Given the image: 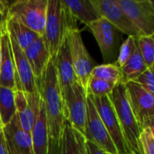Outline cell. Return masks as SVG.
Returning <instances> with one entry per match:
<instances>
[{
	"label": "cell",
	"mask_w": 154,
	"mask_h": 154,
	"mask_svg": "<svg viewBox=\"0 0 154 154\" xmlns=\"http://www.w3.org/2000/svg\"><path fill=\"white\" fill-rule=\"evenodd\" d=\"M137 44L143 59V61L148 69L153 68L154 64V38L153 35L137 37Z\"/></svg>",
	"instance_id": "obj_27"
},
{
	"label": "cell",
	"mask_w": 154,
	"mask_h": 154,
	"mask_svg": "<svg viewBox=\"0 0 154 154\" xmlns=\"http://www.w3.org/2000/svg\"><path fill=\"white\" fill-rule=\"evenodd\" d=\"M15 115L14 90L0 86V119L3 126L10 123Z\"/></svg>",
	"instance_id": "obj_24"
},
{
	"label": "cell",
	"mask_w": 154,
	"mask_h": 154,
	"mask_svg": "<svg viewBox=\"0 0 154 154\" xmlns=\"http://www.w3.org/2000/svg\"><path fill=\"white\" fill-rule=\"evenodd\" d=\"M84 136L87 141L101 148L106 153L118 154L117 151L91 100L88 95Z\"/></svg>",
	"instance_id": "obj_11"
},
{
	"label": "cell",
	"mask_w": 154,
	"mask_h": 154,
	"mask_svg": "<svg viewBox=\"0 0 154 154\" xmlns=\"http://www.w3.org/2000/svg\"><path fill=\"white\" fill-rule=\"evenodd\" d=\"M101 17L107 20L119 32L131 37L142 36L116 0H91Z\"/></svg>",
	"instance_id": "obj_12"
},
{
	"label": "cell",
	"mask_w": 154,
	"mask_h": 154,
	"mask_svg": "<svg viewBox=\"0 0 154 154\" xmlns=\"http://www.w3.org/2000/svg\"><path fill=\"white\" fill-rule=\"evenodd\" d=\"M78 29L77 20L63 0H48L44 33L42 36L51 59L66 41L68 34Z\"/></svg>",
	"instance_id": "obj_2"
},
{
	"label": "cell",
	"mask_w": 154,
	"mask_h": 154,
	"mask_svg": "<svg viewBox=\"0 0 154 154\" xmlns=\"http://www.w3.org/2000/svg\"><path fill=\"white\" fill-rule=\"evenodd\" d=\"M41 101L42 98L39 92L35 94H28L22 90L14 91L16 115L19 118L21 126L29 134H31L38 116Z\"/></svg>",
	"instance_id": "obj_14"
},
{
	"label": "cell",
	"mask_w": 154,
	"mask_h": 154,
	"mask_svg": "<svg viewBox=\"0 0 154 154\" xmlns=\"http://www.w3.org/2000/svg\"><path fill=\"white\" fill-rule=\"evenodd\" d=\"M141 35H154V3L152 0H116Z\"/></svg>",
	"instance_id": "obj_9"
},
{
	"label": "cell",
	"mask_w": 154,
	"mask_h": 154,
	"mask_svg": "<svg viewBox=\"0 0 154 154\" xmlns=\"http://www.w3.org/2000/svg\"><path fill=\"white\" fill-rule=\"evenodd\" d=\"M4 27V28H5ZM3 28V29H4ZM3 29H0V62H1V55H2V51H1V38H2V30Z\"/></svg>",
	"instance_id": "obj_35"
},
{
	"label": "cell",
	"mask_w": 154,
	"mask_h": 154,
	"mask_svg": "<svg viewBox=\"0 0 154 154\" xmlns=\"http://www.w3.org/2000/svg\"><path fill=\"white\" fill-rule=\"evenodd\" d=\"M133 81L139 84L152 95H154V77H153V68L147 69L143 71L140 76L134 79Z\"/></svg>",
	"instance_id": "obj_30"
},
{
	"label": "cell",
	"mask_w": 154,
	"mask_h": 154,
	"mask_svg": "<svg viewBox=\"0 0 154 154\" xmlns=\"http://www.w3.org/2000/svg\"><path fill=\"white\" fill-rule=\"evenodd\" d=\"M7 154H33L31 134L25 132L17 115L3 127Z\"/></svg>",
	"instance_id": "obj_15"
},
{
	"label": "cell",
	"mask_w": 154,
	"mask_h": 154,
	"mask_svg": "<svg viewBox=\"0 0 154 154\" xmlns=\"http://www.w3.org/2000/svg\"><path fill=\"white\" fill-rule=\"evenodd\" d=\"M109 97L129 150L134 154H143L139 141L141 129L130 107L125 83H118L114 88Z\"/></svg>",
	"instance_id": "obj_3"
},
{
	"label": "cell",
	"mask_w": 154,
	"mask_h": 154,
	"mask_svg": "<svg viewBox=\"0 0 154 154\" xmlns=\"http://www.w3.org/2000/svg\"><path fill=\"white\" fill-rule=\"evenodd\" d=\"M106 154H108V153H106ZM128 154H134V153H133V152H130V153H128Z\"/></svg>",
	"instance_id": "obj_37"
},
{
	"label": "cell",
	"mask_w": 154,
	"mask_h": 154,
	"mask_svg": "<svg viewBox=\"0 0 154 154\" xmlns=\"http://www.w3.org/2000/svg\"><path fill=\"white\" fill-rule=\"evenodd\" d=\"M116 85L108 81L89 77L87 84V93L92 97H104L109 96Z\"/></svg>",
	"instance_id": "obj_26"
},
{
	"label": "cell",
	"mask_w": 154,
	"mask_h": 154,
	"mask_svg": "<svg viewBox=\"0 0 154 154\" xmlns=\"http://www.w3.org/2000/svg\"><path fill=\"white\" fill-rule=\"evenodd\" d=\"M32 153L48 154V128L45 109L42 100L41 101L40 111L31 132Z\"/></svg>",
	"instance_id": "obj_20"
},
{
	"label": "cell",
	"mask_w": 154,
	"mask_h": 154,
	"mask_svg": "<svg viewBox=\"0 0 154 154\" xmlns=\"http://www.w3.org/2000/svg\"><path fill=\"white\" fill-rule=\"evenodd\" d=\"M148 68L146 67L143 61V59L142 57V54L140 52V50L137 44V37H136L135 38V49L132 57L122 68H120L121 73H122L123 83H125L127 81H133L134 79L140 76Z\"/></svg>",
	"instance_id": "obj_22"
},
{
	"label": "cell",
	"mask_w": 154,
	"mask_h": 154,
	"mask_svg": "<svg viewBox=\"0 0 154 154\" xmlns=\"http://www.w3.org/2000/svg\"><path fill=\"white\" fill-rule=\"evenodd\" d=\"M23 52L31 66L35 79H41L51 60L43 38L42 36L38 37L23 51Z\"/></svg>",
	"instance_id": "obj_17"
},
{
	"label": "cell",
	"mask_w": 154,
	"mask_h": 154,
	"mask_svg": "<svg viewBox=\"0 0 154 154\" xmlns=\"http://www.w3.org/2000/svg\"><path fill=\"white\" fill-rule=\"evenodd\" d=\"M1 51L2 55L0 62V86L11 88L15 91V67L6 25L2 30Z\"/></svg>",
	"instance_id": "obj_16"
},
{
	"label": "cell",
	"mask_w": 154,
	"mask_h": 154,
	"mask_svg": "<svg viewBox=\"0 0 154 154\" xmlns=\"http://www.w3.org/2000/svg\"><path fill=\"white\" fill-rule=\"evenodd\" d=\"M135 38L136 37L128 36L127 39L123 42V44L119 48V53L115 62V64L117 67L122 68L132 57L135 49Z\"/></svg>",
	"instance_id": "obj_28"
},
{
	"label": "cell",
	"mask_w": 154,
	"mask_h": 154,
	"mask_svg": "<svg viewBox=\"0 0 154 154\" xmlns=\"http://www.w3.org/2000/svg\"><path fill=\"white\" fill-rule=\"evenodd\" d=\"M65 115L71 126L84 135L88 93L78 81L60 89Z\"/></svg>",
	"instance_id": "obj_5"
},
{
	"label": "cell",
	"mask_w": 154,
	"mask_h": 154,
	"mask_svg": "<svg viewBox=\"0 0 154 154\" xmlns=\"http://www.w3.org/2000/svg\"><path fill=\"white\" fill-rule=\"evenodd\" d=\"M139 141L143 154H154V130L152 127L143 129Z\"/></svg>",
	"instance_id": "obj_29"
},
{
	"label": "cell",
	"mask_w": 154,
	"mask_h": 154,
	"mask_svg": "<svg viewBox=\"0 0 154 154\" xmlns=\"http://www.w3.org/2000/svg\"><path fill=\"white\" fill-rule=\"evenodd\" d=\"M87 27L93 33L106 64L115 63L118 56L121 32L103 17L87 24Z\"/></svg>",
	"instance_id": "obj_7"
},
{
	"label": "cell",
	"mask_w": 154,
	"mask_h": 154,
	"mask_svg": "<svg viewBox=\"0 0 154 154\" xmlns=\"http://www.w3.org/2000/svg\"><path fill=\"white\" fill-rule=\"evenodd\" d=\"M53 64L56 69L58 81L60 89L73 84L77 81L72 62L69 54V49L67 41L63 42L56 55L52 58Z\"/></svg>",
	"instance_id": "obj_18"
},
{
	"label": "cell",
	"mask_w": 154,
	"mask_h": 154,
	"mask_svg": "<svg viewBox=\"0 0 154 154\" xmlns=\"http://www.w3.org/2000/svg\"><path fill=\"white\" fill-rule=\"evenodd\" d=\"M66 41L69 45L72 67L77 81L87 88L90 72L94 68V62L85 47L79 30L71 31L68 34Z\"/></svg>",
	"instance_id": "obj_10"
},
{
	"label": "cell",
	"mask_w": 154,
	"mask_h": 154,
	"mask_svg": "<svg viewBox=\"0 0 154 154\" xmlns=\"http://www.w3.org/2000/svg\"><path fill=\"white\" fill-rule=\"evenodd\" d=\"M6 22H7V20L0 19V29H3V28L6 25Z\"/></svg>",
	"instance_id": "obj_34"
},
{
	"label": "cell",
	"mask_w": 154,
	"mask_h": 154,
	"mask_svg": "<svg viewBox=\"0 0 154 154\" xmlns=\"http://www.w3.org/2000/svg\"><path fill=\"white\" fill-rule=\"evenodd\" d=\"M89 77L100 79L115 85L123 82L121 69L115 63H105L102 65L95 66L92 69Z\"/></svg>",
	"instance_id": "obj_25"
},
{
	"label": "cell",
	"mask_w": 154,
	"mask_h": 154,
	"mask_svg": "<svg viewBox=\"0 0 154 154\" xmlns=\"http://www.w3.org/2000/svg\"><path fill=\"white\" fill-rule=\"evenodd\" d=\"M70 14L86 25L99 19L101 16L91 0H63Z\"/></svg>",
	"instance_id": "obj_21"
},
{
	"label": "cell",
	"mask_w": 154,
	"mask_h": 154,
	"mask_svg": "<svg viewBox=\"0 0 154 154\" xmlns=\"http://www.w3.org/2000/svg\"><path fill=\"white\" fill-rule=\"evenodd\" d=\"M91 100L117 151L118 154H128L131 152L129 150L125 137L123 135L119 121L113 106V104L110 100L109 96L104 97H92Z\"/></svg>",
	"instance_id": "obj_8"
},
{
	"label": "cell",
	"mask_w": 154,
	"mask_h": 154,
	"mask_svg": "<svg viewBox=\"0 0 154 154\" xmlns=\"http://www.w3.org/2000/svg\"><path fill=\"white\" fill-rule=\"evenodd\" d=\"M3 127H4V126H3L2 122H1V119H0V130H1V129H3Z\"/></svg>",
	"instance_id": "obj_36"
},
{
	"label": "cell",
	"mask_w": 154,
	"mask_h": 154,
	"mask_svg": "<svg viewBox=\"0 0 154 154\" xmlns=\"http://www.w3.org/2000/svg\"><path fill=\"white\" fill-rule=\"evenodd\" d=\"M41 98L44 105L48 128V154H60V139L64 122L67 119L60 88L52 59L44 74L36 80Z\"/></svg>",
	"instance_id": "obj_1"
},
{
	"label": "cell",
	"mask_w": 154,
	"mask_h": 154,
	"mask_svg": "<svg viewBox=\"0 0 154 154\" xmlns=\"http://www.w3.org/2000/svg\"><path fill=\"white\" fill-rule=\"evenodd\" d=\"M9 40L15 67V90H22L28 94H35L39 92L36 79L23 51L10 34Z\"/></svg>",
	"instance_id": "obj_13"
},
{
	"label": "cell",
	"mask_w": 154,
	"mask_h": 154,
	"mask_svg": "<svg viewBox=\"0 0 154 154\" xmlns=\"http://www.w3.org/2000/svg\"><path fill=\"white\" fill-rule=\"evenodd\" d=\"M48 0L13 1L8 10V19L17 22L40 36L44 33Z\"/></svg>",
	"instance_id": "obj_4"
},
{
	"label": "cell",
	"mask_w": 154,
	"mask_h": 154,
	"mask_svg": "<svg viewBox=\"0 0 154 154\" xmlns=\"http://www.w3.org/2000/svg\"><path fill=\"white\" fill-rule=\"evenodd\" d=\"M60 154H86V138L66 119L60 139Z\"/></svg>",
	"instance_id": "obj_19"
},
{
	"label": "cell",
	"mask_w": 154,
	"mask_h": 154,
	"mask_svg": "<svg viewBox=\"0 0 154 154\" xmlns=\"http://www.w3.org/2000/svg\"><path fill=\"white\" fill-rule=\"evenodd\" d=\"M0 154H7L5 138V134H4L3 129L0 130Z\"/></svg>",
	"instance_id": "obj_33"
},
{
	"label": "cell",
	"mask_w": 154,
	"mask_h": 154,
	"mask_svg": "<svg viewBox=\"0 0 154 154\" xmlns=\"http://www.w3.org/2000/svg\"><path fill=\"white\" fill-rule=\"evenodd\" d=\"M6 30L23 51H24L32 42L40 37V35L33 31L10 19H7Z\"/></svg>",
	"instance_id": "obj_23"
},
{
	"label": "cell",
	"mask_w": 154,
	"mask_h": 154,
	"mask_svg": "<svg viewBox=\"0 0 154 154\" xmlns=\"http://www.w3.org/2000/svg\"><path fill=\"white\" fill-rule=\"evenodd\" d=\"M86 154H106V152L93 143L86 140Z\"/></svg>",
	"instance_id": "obj_32"
},
{
	"label": "cell",
	"mask_w": 154,
	"mask_h": 154,
	"mask_svg": "<svg viewBox=\"0 0 154 154\" xmlns=\"http://www.w3.org/2000/svg\"><path fill=\"white\" fill-rule=\"evenodd\" d=\"M128 102L141 131L154 128V97L134 81L125 83Z\"/></svg>",
	"instance_id": "obj_6"
},
{
	"label": "cell",
	"mask_w": 154,
	"mask_h": 154,
	"mask_svg": "<svg viewBox=\"0 0 154 154\" xmlns=\"http://www.w3.org/2000/svg\"><path fill=\"white\" fill-rule=\"evenodd\" d=\"M12 2L6 0H0V19L3 20L8 19V10Z\"/></svg>",
	"instance_id": "obj_31"
}]
</instances>
